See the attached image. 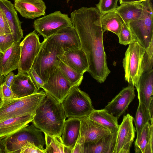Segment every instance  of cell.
Returning a JSON list of instances; mask_svg holds the SVG:
<instances>
[{"mask_svg":"<svg viewBox=\"0 0 153 153\" xmlns=\"http://www.w3.org/2000/svg\"><path fill=\"white\" fill-rule=\"evenodd\" d=\"M101 13L95 7H82L71 14L73 26L79 36L81 48L86 55L88 72L98 82L103 83L111 73L104 50Z\"/></svg>","mask_w":153,"mask_h":153,"instance_id":"obj_1","label":"cell"},{"mask_svg":"<svg viewBox=\"0 0 153 153\" xmlns=\"http://www.w3.org/2000/svg\"><path fill=\"white\" fill-rule=\"evenodd\" d=\"M46 94L36 109L32 123L43 133L61 137L66 117L61 103Z\"/></svg>","mask_w":153,"mask_h":153,"instance_id":"obj_2","label":"cell"},{"mask_svg":"<svg viewBox=\"0 0 153 153\" xmlns=\"http://www.w3.org/2000/svg\"><path fill=\"white\" fill-rule=\"evenodd\" d=\"M64 51L52 35L44 39L31 68L34 70L45 83L58 68L59 57Z\"/></svg>","mask_w":153,"mask_h":153,"instance_id":"obj_3","label":"cell"},{"mask_svg":"<svg viewBox=\"0 0 153 153\" xmlns=\"http://www.w3.org/2000/svg\"><path fill=\"white\" fill-rule=\"evenodd\" d=\"M46 94L41 90L31 95L7 101L0 100V123L9 118L35 115Z\"/></svg>","mask_w":153,"mask_h":153,"instance_id":"obj_4","label":"cell"},{"mask_svg":"<svg viewBox=\"0 0 153 153\" xmlns=\"http://www.w3.org/2000/svg\"><path fill=\"white\" fill-rule=\"evenodd\" d=\"M146 53L145 49L135 41L129 45L123 59L125 79L135 87L145 72Z\"/></svg>","mask_w":153,"mask_h":153,"instance_id":"obj_5","label":"cell"},{"mask_svg":"<svg viewBox=\"0 0 153 153\" xmlns=\"http://www.w3.org/2000/svg\"><path fill=\"white\" fill-rule=\"evenodd\" d=\"M142 3L143 10L140 18L127 25L135 40L146 50L153 41V6L151 0Z\"/></svg>","mask_w":153,"mask_h":153,"instance_id":"obj_6","label":"cell"},{"mask_svg":"<svg viewBox=\"0 0 153 153\" xmlns=\"http://www.w3.org/2000/svg\"><path fill=\"white\" fill-rule=\"evenodd\" d=\"M2 139L4 153H19L22 147L27 141L34 143L39 148L45 152L44 133L33 123L11 136Z\"/></svg>","mask_w":153,"mask_h":153,"instance_id":"obj_7","label":"cell"},{"mask_svg":"<svg viewBox=\"0 0 153 153\" xmlns=\"http://www.w3.org/2000/svg\"><path fill=\"white\" fill-rule=\"evenodd\" d=\"M61 103L66 117H87L94 109L89 95L78 87L74 88Z\"/></svg>","mask_w":153,"mask_h":153,"instance_id":"obj_8","label":"cell"},{"mask_svg":"<svg viewBox=\"0 0 153 153\" xmlns=\"http://www.w3.org/2000/svg\"><path fill=\"white\" fill-rule=\"evenodd\" d=\"M33 25L35 31L44 39L48 38L62 28L73 26L68 15L59 11L35 20Z\"/></svg>","mask_w":153,"mask_h":153,"instance_id":"obj_9","label":"cell"},{"mask_svg":"<svg viewBox=\"0 0 153 153\" xmlns=\"http://www.w3.org/2000/svg\"><path fill=\"white\" fill-rule=\"evenodd\" d=\"M41 42L34 30L20 42V55L17 74H27L39 51Z\"/></svg>","mask_w":153,"mask_h":153,"instance_id":"obj_10","label":"cell"},{"mask_svg":"<svg viewBox=\"0 0 153 153\" xmlns=\"http://www.w3.org/2000/svg\"><path fill=\"white\" fill-rule=\"evenodd\" d=\"M63 75L59 68L55 69L42 88L43 91L61 103L75 88Z\"/></svg>","mask_w":153,"mask_h":153,"instance_id":"obj_11","label":"cell"},{"mask_svg":"<svg viewBox=\"0 0 153 153\" xmlns=\"http://www.w3.org/2000/svg\"><path fill=\"white\" fill-rule=\"evenodd\" d=\"M134 118L129 114L124 116L119 125L113 153H129L135 136Z\"/></svg>","mask_w":153,"mask_h":153,"instance_id":"obj_12","label":"cell"},{"mask_svg":"<svg viewBox=\"0 0 153 153\" xmlns=\"http://www.w3.org/2000/svg\"><path fill=\"white\" fill-rule=\"evenodd\" d=\"M134 90V86L130 85L123 88L108 102L104 109L118 120L121 115L125 114L129 105L134 99L135 96Z\"/></svg>","mask_w":153,"mask_h":153,"instance_id":"obj_13","label":"cell"},{"mask_svg":"<svg viewBox=\"0 0 153 153\" xmlns=\"http://www.w3.org/2000/svg\"><path fill=\"white\" fill-rule=\"evenodd\" d=\"M78 137L83 143H93L111 133L107 128L85 117L80 118Z\"/></svg>","mask_w":153,"mask_h":153,"instance_id":"obj_14","label":"cell"},{"mask_svg":"<svg viewBox=\"0 0 153 153\" xmlns=\"http://www.w3.org/2000/svg\"><path fill=\"white\" fill-rule=\"evenodd\" d=\"M0 8L5 17L15 42L20 41L23 37L22 22L19 19L14 4L8 0H0Z\"/></svg>","mask_w":153,"mask_h":153,"instance_id":"obj_15","label":"cell"},{"mask_svg":"<svg viewBox=\"0 0 153 153\" xmlns=\"http://www.w3.org/2000/svg\"><path fill=\"white\" fill-rule=\"evenodd\" d=\"M14 5L26 19H33L45 14L46 7L43 0H14Z\"/></svg>","mask_w":153,"mask_h":153,"instance_id":"obj_16","label":"cell"},{"mask_svg":"<svg viewBox=\"0 0 153 153\" xmlns=\"http://www.w3.org/2000/svg\"><path fill=\"white\" fill-rule=\"evenodd\" d=\"M59 59L78 73L83 74L87 72L89 65L85 52L80 48L64 51Z\"/></svg>","mask_w":153,"mask_h":153,"instance_id":"obj_17","label":"cell"},{"mask_svg":"<svg viewBox=\"0 0 153 153\" xmlns=\"http://www.w3.org/2000/svg\"><path fill=\"white\" fill-rule=\"evenodd\" d=\"M35 115L9 118L0 123V139L7 138L20 131L32 122Z\"/></svg>","mask_w":153,"mask_h":153,"instance_id":"obj_18","label":"cell"},{"mask_svg":"<svg viewBox=\"0 0 153 153\" xmlns=\"http://www.w3.org/2000/svg\"><path fill=\"white\" fill-rule=\"evenodd\" d=\"M20 41L14 42L0 59V74L6 76L18 69L20 55Z\"/></svg>","mask_w":153,"mask_h":153,"instance_id":"obj_19","label":"cell"},{"mask_svg":"<svg viewBox=\"0 0 153 153\" xmlns=\"http://www.w3.org/2000/svg\"><path fill=\"white\" fill-rule=\"evenodd\" d=\"M52 35L64 51L81 48L79 36L73 26L62 28Z\"/></svg>","mask_w":153,"mask_h":153,"instance_id":"obj_20","label":"cell"},{"mask_svg":"<svg viewBox=\"0 0 153 153\" xmlns=\"http://www.w3.org/2000/svg\"><path fill=\"white\" fill-rule=\"evenodd\" d=\"M135 88L139 102L143 104L149 109L150 103L153 100V69L142 74Z\"/></svg>","mask_w":153,"mask_h":153,"instance_id":"obj_21","label":"cell"},{"mask_svg":"<svg viewBox=\"0 0 153 153\" xmlns=\"http://www.w3.org/2000/svg\"><path fill=\"white\" fill-rule=\"evenodd\" d=\"M80 127V118L69 117L65 121L61 138L64 145L71 151L79 137Z\"/></svg>","mask_w":153,"mask_h":153,"instance_id":"obj_22","label":"cell"},{"mask_svg":"<svg viewBox=\"0 0 153 153\" xmlns=\"http://www.w3.org/2000/svg\"><path fill=\"white\" fill-rule=\"evenodd\" d=\"M117 135L111 133L95 142L84 143L82 153H113Z\"/></svg>","mask_w":153,"mask_h":153,"instance_id":"obj_23","label":"cell"},{"mask_svg":"<svg viewBox=\"0 0 153 153\" xmlns=\"http://www.w3.org/2000/svg\"><path fill=\"white\" fill-rule=\"evenodd\" d=\"M137 153H153V123H147L134 142Z\"/></svg>","mask_w":153,"mask_h":153,"instance_id":"obj_24","label":"cell"},{"mask_svg":"<svg viewBox=\"0 0 153 153\" xmlns=\"http://www.w3.org/2000/svg\"><path fill=\"white\" fill-rule=\"evenodd\" d=\"M11 88L18 98L27 96L39 91L27 74L16 75L12 83Z\"/></svg>","mask_w":153,"mask_h":153,"instance_id":"obj_25","label":"cell"},{"mask_svg":"<svg viewBox=\"0 0 153 153\" xmlns=\"http://www.w3.org/2000/svg\"><path fill=\"white\" fill-rule=\"evenodd\" d=\"M87 117L108 129L111 133L117 132L118 130V119L104 108L94 109Z\"/></svg>","mask_w":153,"mask_h":153,"instance_id":"obj_26","label":"cell"},{"mask_svg":"<svg viewBox=\"0 0 153 153\" xmlns=\"http://www.w3.org/2000/svg\"><path fill=\"white\" fill-rule=\"evenodd\" d=\"M123 22L122 19L115 10L101 13V24L104 32L110 31L118 36Z\"/></svg>","mask_w":153,"mask_h":153,"instance_id":"obj_27","label":"cell"},{"mask_svg":"<svg viewBox=\"0 0 153 153\" xmlns=\"http://www.w3.org/2000/svg\"><path fill=\"white\" fill-rule=\"evenodd\" d=\"M143 5L141 3L121 4L115 10L120 15L124 22L127 25L130 22L138 19L143 10Z\"/></svg>","mask_w":153,"mask_h":153,"instance_id":"obj_28","label":"cell"},{"mask_svg":"<svg viewBox=\"0 0 153 153\" xmlns=\"http://www.w3.org/2000/svg\"><path fill=\"white\" fill-rule=\"evenodd\" d=\"M45 140V153H71V150L63 143L61 137L44 133Z\"/></svg>","mask_w":153,"mask_h":153,"instance_id":"obj_29","label":"cell"},{"mask_svg":"<svg viewBox=\"0 0 153 153\" xmlns=\"http://www.w3.org/2000/svg\"><path fill=\"white\" fill-rule=\"evenodd\" d=\"M153 120L150 117L149 109L143 104L139 102L135 117L134 118L137 135L140 133L147 123H153Z\"/></svg>","mask_w":153,"mask_h":153,"instance_id":"obj_30","label":"cell"},{"mask_svg":"<svg viewBox=\"0 0 153 153\" xmlns=\"http://www.w3.org/2000/svg\"><path fill=\"white\" fill-rule=\"evenodd\" d=\"M58 68L64 76L74 86L79 87L83 79V75L81 74L66 64L59 59Z\"/></svg>","mask_w":153,"mask_h":153,"instance_id":"obj_31","label":"cell"},{"mask_svg":"<svg viewBox=\"0 0 153 153\" xmlns=\"http://www.w3.org/2000/svg\"><path fill=\"white\" fill-rule=\"evenodd\" d=\"M119 43L125 45L136 41L127 25L124 22L122 24L120 32L118 36Z\"/></svg>","mask_w":153,"mask_h":153,"instance_id":"obj_32","label":"cell"},{"mask_svg":"<svg viewBox=\"0 0 153 153\" xmlns=\"http://www.w3.org/2000/svg\"><path fill=\"white\" fill-rule=\"evenodd\" d=\"M119 0H100L96 4L97 9L101 13L115 10L117 8Z\"/></svg>","mask_w":153,"mask_h":153,"instance_id":"obj_33","label":"cell"},{"mask_svg":"<svg viewBox=\"0 0 153 153\" xmlns=\"http://www.w3.org/2000/svg\"><path fill=\"white\" fill-rule=\"evenodd\" d=\"M18 98L11 88L8 86L4 82L0 85V100L1 101H9Z\"/></svg>","mask_w":153,"mask_h":153,"instance_id":"obj_34","label":"cell"},{"mask_svg":"<svg viewBox=\"0 0 153 153\" xmlns=\"http://www.w3.org/2000/svg\"><path fill=\"white\" fill-rule=\"evenodd\" d=\"M14 42L11 33L0 35V52L4 54Z\"/></svg>","mask_w":153,"mask_h":153,"instance_id":"obj_35","label":"cell"},{"mask_svg":"<svg viewBox=\"0 0 153 153\" xmlns=\"http://www.w3.org/2000/svg\"><path fill=\"white\" fill-rule=\"evenodd\" d=\"M146 50L144 73L147 72L152 69L153 41L151 42L148 49Z\"/></svg>","mask_w":153,"mask_h":153,"instance_id":"obj_36","label":"cell"},{"mask_svg":"<svg viewBox=\"0 0 153 153\" xmlns=\"http://www.w3.org/2000/svg\"><path fill=\"white\" fill-rule=\"evenodd\" d=\"M20 153H45L32 142L27 141L21 148Z\"/></svg>","mask_w":153,"mask_h":153,"instance_id":"obj_37","label":"cell"},{"mask_svg":"<svg viewBox=\"0 0 153 153\" xmlns=\"http://www.w3.org/2000/svg\"><path fill=\"white\" fill-rule=\"evenodd\" d=\"M27 74L38 90L42 88L45 82L34 70L31 68Z\"/></svg>","mask_w":153,"mask_h":153,"instance_id":"obj_38","label":"cell"},{"mask_svg":"<svg viewBox=\"0 0 153 153\" xmlns=\"http://www.w3.org/2000/svg\"><path fill=\"white\" fill-rule=\"evenodd\" d=\"M10 33L11 31L8 23L4 13L0 8V35Z\"/></svg>","mask_w":153,"mask_h":153,"instance_id":"obj_39","label":"cell"},{"mask_svg":"<svg viewBox=\"0 0 153 153\" xmlns=\"http://www.w3.org/2000/svg\"><path fill=\"white\" fill-rule=\"evenodd\" d=\"M16 75L11 71L4 76V83L8 86L11 88L13 81Z\"/></svg>","mask_w":153,"mask_h":153,"instance_id":"obj_40","label":"cell"},{"mask_svg":"<svg viewBox=\"0 0 153 153\" xmlns=\"http://www.w3.org/2000/svg\"><path fill=\"white\" fill-rule=\"evenodd\" d=\"M121 4H128L141 3L143 1L147 0H119Z\"/></svg>","mask_w":153,"mask_h":153,"instance_id":"obj_41","label":"cell"},{"mask_svg":"<svg viewBox=\"0 0 153 153\" xmlns=\"http://www.w3.org/2000/svg\"><path fill=\"white\" fill-rule=\"evenodd\" d=\"M153 100H152L150 104L149 110V114H150V117L152 119H153Z\"/></svg>","mask_w":153,"mask_h":153,"instance_id":"obj_42","label":"cell"},{"mask_svg":"<svg viewBox=\"0 0 153 153\" xmlns=\"http://www.w3.org/2000/svg\"><path fill=\"white\" fill-rule=\"evenodd\" d=\"M4 153L2 139H0V153Z\"/></svg>","mask_w":153,"mask_h":153,"instance_id":"obj_43","label":"cell"},{"mask_svg":"<svg viewBox=\"0 0 153 153\" xmlns=\"http://www.w3.org/2000/svg\"><path fill=\"white\" fill-rule=\"evenodd\" d=\"M4 76L0 74V85L3 83L4 82Z\"/></svg>","mask_w":153,"mask_h":153,"instance_id":"obj_44","label":"cell"},{"mask_svg":"<svg viewBox=\"0 0 153 153\" xmlns=\"http://www.w3.org/2000/svg\"><path fill=\"white\" fill-rule=\"evenodd\" d=\"M3 53H2L1 52H0V59H1V57L3 55Z\"/></svg>","mask_w":153,"mask_h":153,"instance_id":"obj_45","label":"cell"},{"mask_svg":"<svg viewBox=\"0 0 153 153\" xmlns=\"http://www.w3.org/2000/svg\"><path fill=\"white\" fill-rule=\"evenodd\" d=\"M70 0H67V2L68 3Z\"/></svg>","mask_w":153,"mask_h":153,"instance_id":"obj_46","label":"cell"}]
</instances>
